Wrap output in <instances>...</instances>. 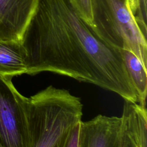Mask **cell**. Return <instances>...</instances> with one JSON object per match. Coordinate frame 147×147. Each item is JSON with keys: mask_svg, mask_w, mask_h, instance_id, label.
I'll return each instance as SVG.
<instances>
[{"mask_svg": "<svg viewBox=\"0 0 147 147\" xmlns=\"http://www.w3.org/2000/svg\"><path fill=\"white\" fill-rule=\"evenodd\" d=\"M26 51L21 41L0 40V75L13 78L26 74Z\"/></svg>", "mask_w": 147, "mask_h": 147, "instance_id": "obj_7", "label": "cell"}, {"mask_svg": "<svg viewBox=\"0 0 147 147\" xmlns=\"http://www.w3.org/2000/svg\"><path fill=\"white\" fill-rule=\"evenodd\" d=\"M126 67L132 80L138 98V104L146 106L147 94V68L131 52L120 50Z\"/></svg>", "mask_w": 147, "mask_h": 147, "instance_id": "obj_8", "label": "cell"}, {"mask_svg": "<svg viewBox=\"0 0 147 147\" xmlns=\"http://www.w3.org/2000/svg\"><path fill=\"white\" fill-rule=\"evenodd\" d=\"M12 78L0 75V145L2 147H28L22 95Z\"/></svg>", "mask_w": 147, "mask_h": 147, "instance_id": "obj_4", "label": "cell"}, {"mask_svg": "<svg viewBox=\"0 0 147 147\" xmlns=\"http://www.w3.org/2000/svg\"><path fill=\"white\" fill-rule=\"evenodd\" d=\"M121 117L98 115L80 123L78 147H120Z\"/></svg>", "mask_w": 147, "mask_h": 147, "instance_id": "obj_5", "label": "cell"}, {"mask_svg": "<svg viewBox=\"0 0 147 147\" xmlns=\"http://www.w3.org/2000/svg\"><path fill=\"white\" fill-rule=\"evenodd\" d=\"M80 123L76 125L69 132L65 140L64 147H78Z\"/></svg>", "mask_w": 147, "mask_h": 147, "instance_id": "obj_10", "label": "cell"}, {"mask_svg": "<svg viewBox=\"0 0 147 147\" xmlns=\"http://www.w3.org/2000/svg\"><path fill=\"white\" fill-rule=\"evenodd\" d=\"M21 42L27 74L51 72L92 83L125 101L137 99L121 51L96 36L71 0H38Z\"/></svg>", "mask_w": 147, "mask_h": 147, "instance_id": "obj_1", "label": "cell"}, {"mask_svg": "<svg viewBox=\"0 0 147 147\" xmlns=\"http://www.w3.org/2000/svg\"><path fill=\"white\" fill-rule=\"evenodd\" d=\"M71 2L81 18L91 27L92 25L91 0H71Z\"/></svg>", "mask_w": 147, "mask_h": 147, "instance_id": "obj_9", "label": "cell"}, {"mask_svg": "<svg viewBox=\"0 0 147 147\" xmlns=\"http://www.w3.org/2000/svg\"><path fill=\"white\" fill-rule=\"evenodd\" d=\"M96 36L110 47L133 53L147 68L146 0H91Z\"/></svg>", "mask_w": 147, "mask_h": 147, "instance_id": "obj_3", "label": "cell"}, {"mask_svg": "<svg viewBox=\"0 0 147 147\" xmlns=\"http://www.w3.org/2000/svg\"><path fill=\"white\" fill-rule=\"evenodd\" d=\"M28 147H64L71 130L82 121L83 104L68 91L49 86L22 95Z\"/></svg>", "mask_w": 147, "mask_h": 147, "instance_id": "obj_2", "label": "cell"}, {"mask_svg": "<svg viewBox=\"0 0 147 147\" xmlns=\"http://www.w3.org/2000/svg\"><path fill=\"white\" fill-rule=\"evenodd\" d=\"M38 0H0V40L21 41Z\"/></svg>", "mask_w": 147, "mask_h": 147, "instance_id": "obj_6", "label": "cell"}, {"mask_svg": "<svg viewBox=\"0 0 147 147\" xmlns=\"http://www.w3.org/2000/svg\"><path fill=\"white\" fill-rule=\"evenodd\" d=\"M0 147H2V146L0 145Z\"/></svg>", "mask_w": 147, "mask_h": 147, "instance_id": "obj_11", "label": "cell"}]
</instances>
